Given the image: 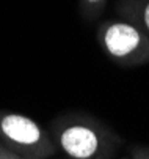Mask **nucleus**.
Listing matches in <instances>:
<instances>
[{
    "label": "nucleus",
    "mask_w": 149,
    "mask_h": 159,
    "mask_svg": "<svg viewBox=\"0 0 149 159\" xmlns=\"http://www.w3.org/2000/svg\"><path fill=\"white\" fill-rule=\"evenodd\" d=\"M0 135L20 151L41 156L50 148V142L47 143L41 126L32 118L19 113H6L0 117Z\"/></svg>",
    "instance_id": "nucleus-1"
},
{
    "label": "nucleus",
    "mask_w": 149,
    "mask_h": 159,
    "mask_svg": "<svg viewBox=\"0 0 149 159\" xmlns=\"http://www.w3.org/2000/svg\"><path fill=\"white\" fill-rule=\"evenodd\" d=\"M58 140L63 151L72 159H91L100 147L97 132L87 125H71L65 128Z\"/></svg>",
    "instance_id": "nucleus-2"
},
{
    "label": "nucleus",
    "mask_w": 149,
    "mask_h": 159,
    "mask_svg": "<svg viewBox=\"0 0 149 159\" xmlns=\"http://www.w3.org/2000/svg\"><path fill=\"white\" fill-rule=\"evenodd\" d=\"M140 41L141 36L138 30L129 24H124V22L110 25L104 35L105 49L109 51L110 55L118 58L127 57L132 52H135L140 46Z\"/></svg>",
    "instance_id": "nucleus-3"
},
{
    "label": "nucleus",
    "mask_w": 149,
    "mask_h": 159,
    "mask_svg": "<svg viewBox=\"0 0 149 159\" xmlns=\"http://www.w3.org/2000/svg\"><path fill=\"white\" fill-rule=\"evenodd\" d=\"M144 24H146V29L149 30V3L144 8Z\"/></svg>",
    "instance_id": "nucleus-4"
},
{
    "label": "nucleus",
    "mask_w": 149,
    "mask_h": 159,
    "mask_svg": "<svg viewBox=\"0 0 149 159\" xmlns=\"http://www.w3.org/2000/svg\"><path fill=\"white\" fill-rule=\"evenodd\" d=\"M2 159H22V157H19V156H14V154H10V153L3 151V154H2Z\"/></svg>",
    "instance_id": "nucleus-5"
},
{
    "label": "nucleus",
    "mask_w": 149,
    "mask_h": 159,
    "mask_svg": "<svg viewBox=\"0 0 149 159\" xmlns=\"http://www.w3.org/2000/svg\"><path fill=\"white\" fill-rule=\"evenodd\" d=\"M88 2H91V3H94V2H99V0H88Z\"/></svg>",
    "instance_id": "nucleus-6"
},
{
    "label": "nucleus",
    "mask_w": 149,
    "mask_h": 159,
    "mask_svg": "<svg viewBox=\"0 0 149 159\" xmlns=\"http://www.w3.org/2000/svg\"><path fill=\"white\" fill-rule=\"evenodd\" d=\"M2 154H3V151H2V150H0V159H2Z\"/></svg>",
    "instance_id": "nucleus-7"
}]
</instances>
